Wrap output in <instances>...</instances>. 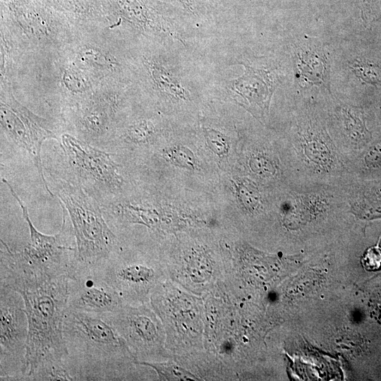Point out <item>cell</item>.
Masks as SVG:
<instances>
[{
  "label": "cell",
  "mask_w": 381,
  "mask_h": 381,
  "mask_svg": "<svg viewBox=\"0 0 381 381\" xmlns=\"http://www.w3.org/2000/svg\"><path fill=\"white\" fill-rule=\"evenodd\" d=\"M80 30L41 0H1V65L56 55Z\"/></svg>",
  "instance_id": "obj_1"
},
{
  "label": "cell",
  "mask_w": 381,
  "mask_h": 381,
  "mask_svg": "<svg viewBox=\"0 0 381 381\" xmlns=\"http://www.w3.org/2000/svg\"><path fill=\"white\" fill-rule=\"evenodd\" d=\"M66 365L73 380H124L131 356L124 339L101 316L67 309L63 325Z\"/></svg>",
  "instance_id": "obj_2"
},
{
  "label": "cell",
  "mask_w": 381,
  "mask_h": 381,
  "mask_svg": "<svg viewBox=\"0 0 381 381\" xmlns=\"http://www.w3.org/2000/svg\"><path fill=\"white\" fill-rule=\"evenodd\" d=\"M294 116L280 150L291 183L340 186L349 177L347 162L331 136L324 111L308 106Z\"/></svg>",
  "instance_id": "obj_3"
},
{
  "label": "cell",
  "mask_w": 381,
  "mask_h": 381,
  "mask_svg": "<svg viewBox=\"0 0 381 381\" xmlns=\"http://www.w3.org/2000/svg\"><path fill=\"white\" fill-rule=\"evenodd\" d=\"M68 275L52 279L18 278L0 284L23 298L28 320V375L42 361L66 362L68 353L63 335L67 310Z\"/></svg>",
  "instance_id": "obj_4"
},
{
  "label": "cell",
  "mask_w": 381,
  "mask_h": 381,
  "mask_svg": "<svg viewBox=\"0 0 381 381\" xmlns=\"http://www.w3.org/2000/svg\"><path fill=\"white\" fill-rule=\"evenodd\" d=\"M44 171L50 190L72 226L76 248L73 267L99 268L122 247L100 205L61 171L44 165Z\"/></svg>",
  "instance_id": "obj_5"
},
{
  "label": "cell",
  "mask_w": 381,
  "mask_h": 381,
  "mask_svg": "<svg viewBox=\"0 0 381 381\" xmlns=\"http://www.w3.org/2000/svg\"><path fill=\"white\" fill-rule=\"evenodd\" d=\"M1 181L9 189L21 208L29 229V241L19 250L13 249L1 239L0 280L12 278L52 279L68 274L75 264V245L71 224L67 212L63 210L62 224L59 232L47 235L38 231L32 224L27 207L10 183Z\"/></svg>",
  "instance_id": "obj_6"
},
{
  "label": "cell",
  "mask_w": 381,
  "mask_h": 381,
  "mask_svg": "<svg viewBox=\"0 0 381 381\" xmlns=\"http://www.w3.org/2000/svg\"><path fill=\"white\" fill-rule=\"evenodd\" d=\"M137 99L132 83L105 80L57 121L64 133L102 149Z\"/></svg>",
  "instance_id": "obj_7"
},
{
  "label": "cell",
  "mask_w": 381,
  "mask_h": 381,
  "mask_svg": "<svg viewBox=\"0 0 381 381\" xmlns=\"http://www.w3.org/2000/svg\"><path fill=\"white\" fill-rule=\"evenodd\" d=\"M170 45L136 39L130 44L132 85L139 99L156 104H187L193 92Z\"/></svg>",
  "instance_id": "obj_8"
},
{
  "label": "cell",
  "mask_w": 381,
  "mask_h": 381,
  "mask_svg": "<svg viewBox=\"0 0 381 381\" xmlns=\"http://www.w3.org/2000/svg\"><path fill=\"white\" fill-rule=\"evenodd\" d=\"M58 142L64 157V174L95 198L100 206L123 191L126 182L121 172L122 166L109 152L68 133H63Z\"/></svg>",
  "instance_id": "obj_9"
},
{
  "label": "cell",
  "mask_w": 381,
  "mask_h": 381,
  "mask_svg": "<svg viewBox=\"0 0 381 381\" xmlns=\"http://www.w3.org/2000/svg\"><path fill=\"white\" fill-rule=\"evenodd\" d=\"M0 125L1 137L30 159L43 188L50 196H54L46 180L41 151L45 140H59L64 133L59 123L30 110L18 100L11 85L1 80Z\"/></svg>",
  "instance_id": "obj_10"
},
{
  "label": "cell",
  "mask_w": 381,
  "mask_h": 381,
  "mask_svg": "<svg viewBox=\"0 0 381 381\" xmlns=\"http://www.w3.org/2000/svg\"><path fill=\"white\" fill-rule=\"evenodd\" d=\"M115 18L114 28L126 37L167 45L184 44V33L166 4L158 0H107Z\"/></svg>",
  "instance_id": "obj_11"
},
{
  "label": "cell",
  "mask_w": 381,
  "mask_h": 381,
  "mask_svg": "<svg viewBox=\"0 0 381 381\" xmlns=\"http://www.w3.org/2000/svg\"><path fill=\"white\" fill-rule=\"evenodd\" d=\"M28 320L22 296L0 286V380H27Z\"/></svg>",
  "instance_id": "obj_12"
},
{
  "label": "cell",
  "mask_w": 381,
  "mask_h": 381,
  "mask_svg": "<svg viewBox=\"0 0 381 381\" xmlns=\"http://www.w3.org/2000/svg\"><path fill=\"white\" fill-rule=\"evenodd\" d=\"M67 309L102 316L124 303L99 268L74 266L68 273Z\"/></svg>",
  "instance_id": "obj_13"
},
{
  "label": "cell",
  "mask_w": 381,
  "mask_h": 381,
  "mask_svg": "<svg viewBox=\"0 0 381 381\" xmlns=\"http://www.w3.org/2000/svg\"><path fill=\"white\" fill-rule=\"evenodd\" d=\"M243 73L233 79L227 88L235 100L260 121L269 114L273 94L279 85L275 68L240 61Z\"/></svg>",
  "instance_id": "obj_14"
},
{
  "label": "cell",
  "mask_w": 381,
  "mask_h": 381,
  "mask_svg": "<svg viewBox=\"0 0 381 381\" xmlns=\"http://www.w3.org/2000/svg\"><path fill=\"white\" fill-rule=\"evenodd\" d=\"M129 258L122 246L99 268L123 303L143 301L157 276L150 264Z\"/></svg>",
  "instance_id": "obj_15"
},
{
  "label": "cell",
  "mask_w": 381,
  "mask_h": 381,
  "mask_svg": "<svg viewBox=\"0 0 381 381\" xmlns=\"http://www.w3.org/2000/svg\"><path fill=\"white\" fill-rule=\"evenodd\" d=\"M325 115L331 136L347 164L375 139L368 127L367 114L360 107L339 102Z\"/></svg>",
  "instance_id": "obj_16"
},
{
  "label": "cell",
  "mask_w": 381,
  "mask_h": 381,
  "mask_svg": "<svg viewBox=\"0 0 381 381\" xmlns=\"http://www.w3.org/2000/svg\"><path fill=\"white\" fill-rule=\"evenodd\" d=\"M124 305V304H123ZM121 306L101 316L142 357L153 355L157 346L159 331L152 314L143 308Z\"/></svg>",
  "instance_id": "obj_17"
},
{
  "label": "cell",
  "mask_w": 381,
  "mask_h": 381,
  "mask_svg": "<svg viewBox=\"0 0 381 381\" xmlns=\"http://www.w3.org/2000/svg\"><path fill=\"white\" fill-rule=\"evenodd\" d=\"M160 131L159 121L134 105L118 123L102 150L115 156L123 149L147 147L157 141Z\"/></svg>",
  "instance_id": "obj_18"
},
{
  "label": "cell",
  "mask_w": 381,
  "mask_h": 381,
  "mask_svg": "<svg viewBox=\"0 0 381 381\" xmlns=\"http://www.w3.org/2000/svg\"><path fill=\"white\" fill-rule=\"evenodd\" d=\"M80 31L112 27L115 18L107 0H41Z\"/></svg>",
  "instance_id": "obj_19"
},
{
  "label": "cell",
  "mask_w": 381,
  "mask_h": 381,
  "mask_svg": "<svg viewBox=\"0 0 381 381\" xmlns=\"http://www.w3.org/2000/svg\"><path fill=\"white\" fill-rule=\"evenodd\" d=\"M341 187L353 217L365 222L381 219V179L349 176Z\"/></svg>",
  "instance_id": "obj_20"
},
{
  "label": "cell",
  "mask_w": 381,
  "mask_h": 381,
  "mask_svg": "<svg viewBox=\"0 0 381 381\" xmlns=\"http://www.w3.org/2000/svg\"><path fill=\"white\" fill-rule=\"evenodd\" d=\"M295 70L301 87L328 85L329 62L327 52L320 43L310 40L297 47Z\"/></svg>",
  "instance_id": "obj_21"
},
{
  "label": "cell",
  "mask_w": 381,
  "mask_h": 381,
  "mask_svg": "<svg viewBox=\"0 0 381 381\" xmlns=\"http://www.w3.org/2000/svg\"><path fill=\"white\" fill-rule=\"evenodd\" d=\"M349 176L360 180L381 179V139L375 138L348 162Z\"/></svg>",
  "instance_id": "obj_22"
},
{
  "label": "cell",
  "mask_w": 381,
  "mask_h": 381,
  "mask_svg": "<svg viewBox=\"0 0 381 381\" xmlns=\"http://www.w3.org/2000/svg\"><path fill=\"white\" fill-rule=\"evenodd\" d=\"M236 194L242 209L251 214L265 209V200L258 184L249 178L238 179L235 182Z\"/></svg>",
  "instance_id": "obj_23"
},
{
  "label": "cell",
  "mask_w": 381,
  "mask_h": 381,
  "mask_svg": "<svg viewBox=\"0 0 381 381\" xmlns=\"http://www.w3.org/2000/svg\"><path fill=\"white\" fill-rule=\"evenodd\" d=\"M349 68L361 81L371 85L381 84V63L357 59L351 63Z\"/></svg>",
  "instance_id": "obj_24"
},
{
  "label": "cell",
  "mask_w": 381,
  "mask_h": 381,
  "mask_svg": "<svg viewBox=\"0 0 381 381\" xmlns=\"http://www.w3.org/2000/svg\"><path fill=\"white\" fill-rule=\"evenodd\" d=\"M162 155L167 161L180 167L193 169L196 165V159L193 152L183 145L164 148Z\"/></svg>",
  "instance_id": "obj_25"
},
{
  "label": "cell",
  "mask_w": 381,
  "mask_h": 381,
  "mask_svg": "<svg viewBox=\"0 0 381 381\" xmlns=\"http://www.w3.org/2000/svg\"><path fill=\"white\" fill-rule=\"evenodd\" d=\"M202 131L207 145L213 152L219 157L228 153L229 140L224 133L211 127H203Z\"/></svg>",
  "instance_id": "obj_26"
},
{
  "label": "cell",
  "mask_w": 381,
  "mask_h": 381,
  "mask_svg": "<svg viewBox=\"0 0 381 381\" xmlns=\"http://www.w3.org/2000/svg\"><path fill=\"white\" fill-rule=\"evenodd\" d=\"M140 364L152 368L157 372L160 377L167 380H195V377L189 373L169 364L147 362H142Z\"/></svg>",
  "instance_id": "obj_27"
},
{
  "label": "cell",
  "mask_w": 381,
  "mask_h": 381,
  "mask_svg": "<svg viewBox=\"0 0 381 381\" xmlns=\"http://www.w3.org/2000/svg\"><path fill=\"white\" fill-rule=\"evenodd\" d=\"M381 235L375 245L368 247L361 257V262L367 271L378 270L381 267Z\"/></svg>",
  "instance_id": "obj_28"
},
{
  "label": "cell",
  "mask_w": 381,
  "mask_h": 381,
  "mask_svg": "<svg viewBox=\"0 0 381 381\" xmlns=\"http://www.w3.org/2000/svg\"><path fill=\"white\" fill-rule=\"evenodd\" d=\"M188 13H194V7L192 0H172Z\"/></svg>",
  "instance_id": "obj_29"
},
{
  "label": "cell",
  "mask_w": 381,
  "mask_h": 381,
  "mask_svg": "<svg viewBox=\"0 0 381 381\" xmlns=\"http://www.w3.org/2000/svg\"><path fill=\"white\" fill-rule=\"evenodd\" d=\"M379 119H380V123H381V107L379 108ZM377 138L381 139V135Z\"/></svg>",
  "instance_id": "obj_30"
}]
</instances>
